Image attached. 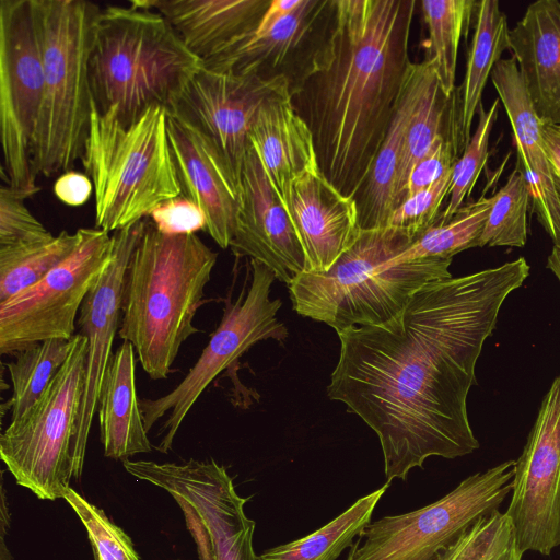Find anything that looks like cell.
Masks as SVG:
<instances>
[{"label": "cell", "mask_w": 560, "mask_h": 560, "mask_svg": "<svg viewBox=\"0 0 560 560\" xmlns=\"http://www.w3.org/2000/svg\"><path fill=\"white\" fill-rule=\"evenodd\" d=\"M529 275L524 257L427 282L392 319L337 332L327 395L377 435L387 482L406 480L431 456L479 447L467 412L475 369L500 308Z\"/></svg>", "instance_id": "obj_1"}, {"label": "cell", "mask_w": 560, "mask_h": 560, "mask_svg": "<svg viewBox=\"0 0 560 560\" xmlns=\"http://www.w3.org/2000/svg\"><path fill=\"white\" fill-rule=\"evenodd\" d=\"M415 0H336L325 65L292 97L314 139L324 176L355 198L400 95Z\"/></svg>", "instance_id": "obj_2"}, {"label": "cell", "mask_w": 560, "mask_h": 560, "mask_svg": "<svg viewBox=\"0 0 560 560\" xmlns=\"http://www.w3.org/2000/svg\"><path fill=\"white\" fill-rule=\"evenodd\" d=\"M217 259L196 234L166 235L145 220L125 275L118 335L152 380L166 378L180 346L199 332L194 318Z\"/></svg>", "instance_id": "obj_3"}, {"label": "cell", "mask_w": 560, "mask_h": 560, "mask_svg": "<svg viewBox=\"0 0 560 560\" xmlns=\"http://www.w3.org/2000/svg\"><path fill=\"white\" fill-rule=\"evenodd\" d=\"M202 62L159 12L107 5L94 25L89 60L93 105L128 126L152 107L167 112Z\"/></svg>", "instance_id": "obj_4"}, {"label": "cell", "mask_w": 560, "mask_h": 560, "mask_svg": "<svg viewBox=\"0 0 560 560\" xmlns=\"http://www.w3.org/2000/svg\"><path fill=\"white\" fill-rule=\"evenodd\" d=\"M415 242L388 225L361 230L327 271H303L288 285L294 311L336 332L392 319L423 284L452 277V259L386 264Z\"/></svg>", "instance_id": "obj_5"}, {"label": "cell", "mask_w": 560, "mask_h": 560, "mask_svg": "<svg viewBox=\"0 0 560 560\" xmlns=\"http://www.w3.org/2000/svg\"><path fill=\"white\" fill-rule=\"evenodd\" d=\"M167 115L164 107H152L124 126L112 110L101 114L92 103L81 162L93 184L98 229H125L182 194Z\"/></svg>", "instance_id": "obj_6"}, {"label": "cell", "mask_w": 560, "mask_h": 560, "mask_svg": "<svg viewBox=\"0 0 560 560\" xmlns=\"http://www.w3.org/2000/svg\"><path fill=\"white\" fill-rule=\"evenodd\" d=\"M45 73L33 165L46 177L81 160L92 113L89 60L100 8L83 0H32Z\"/></svg>", "instance_id": "obj_7"}, {"label": "cell", "mask_w": 560, "mask_h": 560, "mask_svg": "<svg viewBox=\"0 0 560 560\" xmlns=\"http://www.w3.org/2000/svg\"><path fill=\"white\" fill-rule=\"evenodd\" d=\"M88 340L73 348L39 399L0 436V457L15 482L40 500L62 499L80 479L73 443L85 383Z\"/></svg>", "instance_id": "obj_8"}, {"label": "cell", "mask_w": 560, "mask_h": 560, "mask_svg": "<svg viewBox=\"0 0 560 560\" xmlns=\"http://www.w3.org/2000/svg\"><path fill=\"white\" fill-rule=\"evenodd\" d=\"M250 269L247 291L243 290L234 302H225L218 328L182 382L164 396L140 399L148 432L167 413L160 430L162 439L156 446L161 453H167L172 448L187 413L223 370L256 342L267 339L283 341L288 337L285 326L277 318L282 302L280 299H270L275 273L254 259H250Z\"/></svg>", "instance_id": "obj_9"}, {"label": "cell", "mask_w": 560, "mask_h": 560, "mask_svg": "<svg viewBox=\"0 0 560 560\" xmlns=\"http://www.w3.org/2000/svg\"><path fill=\"white\" fill-rule=\"evenodd\" d=\"M45 73L32 0H0V125L5 184L35 195L33 165Z\"/></svg>", "instance_id": "obj_10"}, {"label": "cell", "mask_w": 560, "mask_h": 560, "mask_svg": "<svg viewBox=\"0 0 560 560\" xmlns=\"http://www.w3.org/2000/svg\"><path fill=\"white\" fill-rule=\"evenodd\" d=\"M514 463L506 460L470 475L425 506L371 522L353 560H438L470 526L503 503L512 491Z\"/></svg>", "instance_id": "obj_11"}, {"label": "cell", "mask_w": 560, "mask_h": 560, "mask_svg": "<svg viewBox=\"0 0 560 560\" xmlns=\"http://www.w3.org/2000/svg\"><path fill=\"white\" fill-rule=\"evenodd\" d=\"M139 480L172 495L192 536L199 560H260L253 546L255 522L247 517L241 497L225 467L214 459L183 463L122 462Z\"/></svg>", "instance_id": "obj_12"}, {"label": "cell", "mask_w": 560, "mask_h": 560, "mask_svg": "<svg viewBox=\"0 0 560 560\" xmlns=\"http://www.w3.org/2000/svg\"><path fill=\"white\" fill-rule=\"evenodd\" d=\"M73 252L38 282L0 303V353L48 339L72 338L81 305L109 265L115 238L98 228L77 230Z\"/></svg>", "instance_id": "obj_13"}, {"label": "cell", "mask_w": 560, "mask_h": 560, "mask_svg": "<svg viewBox=\"0 0 560 560\" xmlns=\"http://www.w3.org/2000/svg\"><path fill=\"white\" fill-rule=\"evenodd\" d=\"M336 0H302L301 4L262 34H250L202 62L217 72L283 78L291 98L327 59L335 22Z\"/></svg>", "instance_id": "obj_14"}, {"label": "cell", "mask_w": 560, "mask_h": 560, "mask_svg": "<svg viewBox=\"0 0 560 560\" xmlns=\"http://www.w3.org/2000/svg\"><path fill=\"white\" fill-rule=\"evenodd\" d=\"M513 471L505 513L518 548L548 556L560 546V375L541 401Z\"/></svg>", "instance_id": "obj_15"}, {"label": "cell", "mask_w": 560, "mask_h": 560, "mask_svg": "<svg viewBox=\"0 0 560 560\" xmlns=\"http://www.w3.org/2000/svg\"><path fill=\"white\" fill-rule=\"evenodd\" d=\"M277 94H290L283 78L264 80L253 74L237 75L202 67L167 113L195 128L241 184L255 116L261 104Z\"/></svg>", "instance_id": "obj_16"}, {"label": "cell", "mask_w": 560, "mask_h": 560, "mask_svg": "<svg viewBox=\"0 0 560 560\" xmlns=\"http://www.w3.org/2000/svg\"><path fill=\"white\" fill-rule=\"evenodd\" d=\"M144 224L145 219L114 233L113 258L80 308L78 325L80 334L88 340L85 383L73 443L74 463L80 477L104 377L113 357L127 266Z\"/></svg>", "instance_id": "obj_17"}, {"label": "cell", "mask_w": 560, "mask_h": 560, "mask_svg": "<svg viewBox=\"0 0 560 560\" xmlns=\"http://www.w3.org/2000/svg\"><path fill=\"white\" fill-rule=\"evenodd\" d=\"M237 257H249L290 284L305 269V255L289 213L249 142L241 173V208L230 244Z\"/></svg>", "instance_id": "obj_18"}, {"label": "cell", "mask_w": 560, "mask_h": 560, "mask_svg": "<svg viewBox=\"0 0 560 560\" xmlns=\"http://www.w3.org/2000/svg\"><path fill=\"white\" fill-rule=\"evenodd\" d=\"M167 133L182 194L206 214V231L230 247L241 208V184L214 148L190 125L167 113Z\"/></svg>", "instance_id": "obj_19"}, {"label": "cell", "mask_w": 560, "mask_h": 560, "mask_svg": "<svg viewBox=\"0 0 560 560\" xmlns=\"http://www.w3.org/2000/svg\"><path fill=\"white\" fill-rule=\"evenodd\" d=\"M285 209L304 250L307 272L327 271L361 231L355 199L339 191L320 170L293 182Z\"/></svg>", "instance_id": "obj_20"}, {"label": "cell", "mask_w": 560, "mask_h": 560, "mask_svg": "<svg viewBox=\"0 0 560 560\" xmlns=\"http://www.w3.org/2000/svg\"><path fill=\"white\" fill-rule=\"evenodd\" d=\"M508 118L516 147V168L524 177L533 211L560 246V205L537 117L513 57L499 60L490 75Z\"/></svg>", "instance_id": "obj_21"}, {"label": "cell", "mask_w": 560, "mask_h": 560, "mask_svg": "<svg viewBox=\"0 0 560 560\" xmlns=\"http://www.w3.org/2000/svg\"><path fill=\"white\" fill-rule=\"evenodd\" d=\"M510 50L537 117L560 126V2L530 3L510 31Z\"/></svg>", "instance_id": "obj_22"}, {"label": "cell", "mask_w": 560, "mask_h": 560, "mask_svg": "<svg viewBox=\"0 0 560 560\" xmlns=\"http://www.w3.org/2000/svg\"><path fill=\"white\" fill-rule=\"evenodd\" d=\"M162 14L201 62L253 34L269 0H133Z\"/></svg>", "instance_id": "obj_23"}, {"label": "cell", "mask_w": 560, "mask_h": 560, "mask_svg": "<svg viewBox=\"0 0 560 560\" xmlns=\"http://www.w3.org/2000/svg\"><path fill=\"white\" fill-rule=\"evenodd\" d=\"M248 139L284 207L293 182L320 170L311 129L290 94L270 96L261 104Z\"/></svg>", "instance_id": "obj_24"}, {"label": "cell", "mask_w": 560, "mask_h": 560, "mask_svg": "<svg viewBox=\"0 0 560 560\" xmlns=\"http://www.w3.org/2000/svg\"><path fill=\"white\" fill-rule=\"evenodd\" d=\"M432 61L411 62L387 133L369 176L355 196L361 230L382 228L396 207L397 177L406 131L430 80L435 75Z\"/></svg>", "instance_id": "obj_25"}, {"label": "cell", "mask_w": 560, "mask_h": 560, "mask_svg": "<svg viewBox=\"0 0 560 560\" xmlns=\"http://www.w3.org/2000/svg\"><path fill=\"white\" fill-rule=\"evenodd\" d=\"M97 408L106 457L124 462L136 454L151 452L136 389L135 349L129 341H124L112 357Z\"/></svg>", "instance_id": "obj_26"}, {"label": "cell", "mask_w": 560, "mask_h": 560, "mask_svg": "<svg viewBox=\"0 0 560 560\" xmlns=\"http://www.w3.org/2000/svg\"><path fill=\"white\" fill-rule=\"evenodd\" d=\"M475 32L467 55L466 72L459 86V147L469 143L471 127L478 107L482 104V92L489 77L510 49V28L506 15L497 0L477 1Z\"/></svg>", "instance_id": "obj_27"}, {"label": "cell", "mask_w": 560, "mask_h": 560, "mask_svg": "<svg viewBox=\"0 0 560 560\" xmlns=\"http://www.w3.org/2000/svg\"><path fill=\"white\" fill-rule=\"evenodd\" d=\"M459 88L446 96L436 74L428 83L408 125L397 177L396 207L405 201L412 167L423 159L441 137L455 140L459 152Z\"/></svg>", "instance_id": "obj_28"}, {"label": "cell", "mask_w": 560, "mask_h": 560, "mask_svg": "<svg viewBox=\"0 0 560 560\" xmlns=\"http://www.w3.org/2000/svg\"><path fill=\"white\" fill-rule=\"evenodd\" d=\"M389 485L386 481L378 489L359 498L341 514L307 536L264 551L260 560H336L354 544L357 537L362 536Z\"/></svg>", "instance_id": "obj_29"}, {"label": "cell", "mask_w": 560, "mask_h": 560, "mask_svg": "<svg viewBox=\"0 0 560 560\" xmlns=\"http://www.w3.org/2000/svg\"><path fill=\"white\" fill-rule=\"evenodd\" d=\"M429 31V44L435 73L443 93L452 96L459 42L475 13L474 0H422L420 2Z\"/></svg>", "instance_id": "obj_30"}, {"label": "cell", "mask_w": 560, "mask_h": 560, "mask_svg": "<svg viewBox=\"0 0 560 560\" xmlns=\"http://www.w3.org/2000/svg\"><path fill=\"white\" fill-rule=\"evenodd\" d=\"M74 340L75 335L70 339H48L14 354L7 364L13 387L11 421L19 419L39 399L66 363Z\"/></svg>", "instance_id": "obj_31"}, {"label": "cell", "mask_w": 560, "mask_h": 560, "mask_svg": "<svg viewBox=\"0 0 560 560\" xmlns=\"http://www.w3.org/2000/svg\"><path fill=\"white\" fill-rule=\"evenodd\" d=\"M490 206L491 199L485 196L463 205L450 220L436 222L405 252L386 264L420 258L452 259L463 250L480 247Z\"/></svg>", "instance_id": "obj_32"}, {"label": "cell", "mask_w": 560, "mask_h": 560, "mask_svg": "<svg viewBox=\"0 0 560 560\" xmlns=\"http://www.w3.org/2000/svg\"><path fill=\"white\" fill-rule=\"evenodd\" d=\"M79 241L77 231L39 243L0 248V303L27 289L62 262Z\"/></svg>", "instance_id": "obj_33"}, {"label": "cell", "mask_w": 560, "mask_h": 560, "mask_svg": "<svg viewBox=\"0 0 560 560\" xmlns=\"http://www.w3.org/2000/svg\"><path fill=\"white\" fill-rule=\"evenodd\" d=\"M491 206L480 238L486 245L523 247L527 241L530 197L524 177L515 167L506 183L490 197Z\"/></svg>", "instance_id": "obj_34"}, {"label": "cell", "mask_w": 560, "mask_h": 560, "mask_svg": "<svg viewBox=\"0 0 560 560\" xmlns=\"http://www.w3.org/2000/svg\"><path fill=\"white\" fill-rule=\"evenodd\" d=\"M514 527L504 512L478 520L438 560H522Z\"/></svg>", "instance_id": "obj_35"}, {"label": "cell", "mask_w": 560, "mask_h": 560, "mask_svg": "<svg viewBox=\"0 0 560 560\" xmlns=\"http://www.w3.org/2000/svg\"><path fill=\"white\" fill-rule=\"evenodd\" d=\"M499 97L486 110L482 104L478 107V124L469 143L453 165L448 202L436 222L450 220L464 205L486 165L488 145L493 125L499 112ZM435 222V223H436Z\"/></svg>", "instance_id": "obj_36"}, {"label": "cell", "mask_w": 560, "mask_h": 560, "mask_svg": "<svg viewBox=\"0 0 560 560\" xmlns=\"http://www.w3.org/2000/svg\"><path fill=\"white\" fill-rule=\"evenodd\" d=\"M84 525L93 555L100 560H140L129 536L109 521L103 510L89 502L73 488L63 498Z\"/></svg>", "instance_id": "obj_37"}, {"label": "cell", "mask_w": 560, "mask_h": 560, "mask_svg": "<svg viewBox=\"0 0 560 560\" xmlns=\"http://www.w3.org/2000/svg\"><path fill=\"white\" fill-rule=\"evenodd\" d=\"M452 172L453 167L430 187L408 197L393 211L386 225L404 231L417 241L438 221L442 202L450 191Z\"/></svg>", "instance_id": "obj_38"}, {"label": "cell", "mask_w": 560, "mask_h": 560, "mask_svg": "<svg viewBox=\"0 0 560 560\" xmlns=\"http://www.w3.org/2000/svg\"><path fill=\"white\" fill-rule=\"evenodd\" d=\"M28 198L7 184L0 188V248L48 241L54 235L31 213Z\"/></svg>", "instance_id": "obj_39"}, {"label": "cell", "mask_w": 560, "mask_h": 560, "mask_svg": "<svg viewBox=\"0 0 560 560\" xmlns=\"http://www.w3.org/2000/svg\"><path fill=\"white\" fill-rule=\"evenodd\" d=\"M149 217L158 231L166 235L196 234L207 229L205 212L183 195L161 202Z\"/></svg>", "instance_id": "obj_40"}, {"label": "cell", "mask_w": 560, "mask_h": 560, "mask_svg": "<svg viewBox=\"0 0 560 560\" xmlns=\"http://www.w3.org/2000/svg\"><path fill=\"white\" fill-rule=\"evenodd\" d=\"M459 149L454 139L441 137L430 152L411 170L405 200L425 189L444 176L458 159Z\"/></svg>", "instance_id": "obj_41"}, {"label": "cell", "mask_w": 560, "mask_h": 560, "mask_svg": "<svg viewBox=\"0 0 560 560\" xmlns=\"http://www.w3.org/2000/svg\"><path fill=\"white\" fill-rule=\"evenodd\" d=\"M93 191V184L86 174L68 171L57 178L54 192L68 206H81L88 201Z\"/></svg>", "instance_id": "obj_42"}, {"label": "cell", "mask_w": 560, "mask_h": 560, "mask_svg": "<svg viewBox=\"0 0 560 560\" xmlns=\"http://www.w3.org/2000/svg\"><path fill=\"white\" fill-rule=\"evenodd\" d=\"M541 137L560 205V126L541 122Z\"/></svg>", "instance_id": "obj_43"}, {"label": "cell", "mask_w": 560, "mask_h": 560, "mask_svg": "<svg viewBox=\"0 0 560 560\" xmlns=\"http://www.w3.org/2000/svg\"><path fill=\"white\" fill-rule=\"evenodd\" d=\"M302 0H272L264 13L255 34H262L272 25L291 14Z\"/></svg>", "instance_id": "obj_44"}, {"label": "cell", "mask_w": 560, "mask_h": 560, "mask_svg": "<svg viewBox=\"0 0 560 560\" xmlns=\"http://www.w3.org/2000/svg\"><path fill=\"white\" fill-rule=\"evenodd\" d=\"M547 268L550 269L560 281V246L553 245L547 259Z\"/></svg>", "instance_id": "obj_45"}, {"label": "cell", "mask_w": 560, "mask_h": 560, "mask_svg": "<svg viewBox=\"0 0 560 560\" xmlns=\"http://www.w3.org/2000/svg\"><path fill=\"white\" fill-rule=\"evenodd\" d=\"M9 526L0 525V560H13V557L5 544L4 536Z\"/></svg>", "instance_id": "obj_46"}, {"label": "cell", "mask_w": 560, "mask_h": 560, "mask_svg": "<svg viewBox=\"0 0 560 560\" xmlns=\"http://www.w3.org/2000/svg\"><path fill=\"white\" fill-rule=\"evenodd\" d=\"M362 537H358V539L354 541V544L350 547V550L347 555L346 560H353V556L355 552L357 547L360 545Z\"/></svg>", "instance_id": "obj_47"}, {"label": "cell", "mask_w": 560, "mask_h": 560, "mask_svg": "<svg viewBox=\"0 0 560 560\" xmlns=\"http://www.w3.org/2000/svg\"><path fill=\"white\" fill-rule=\"evenodd\" d=\"M94 556V560H100L97 556L93 555Z\"/></svg>", "instance_id": "obj_48"}]
</instances>
